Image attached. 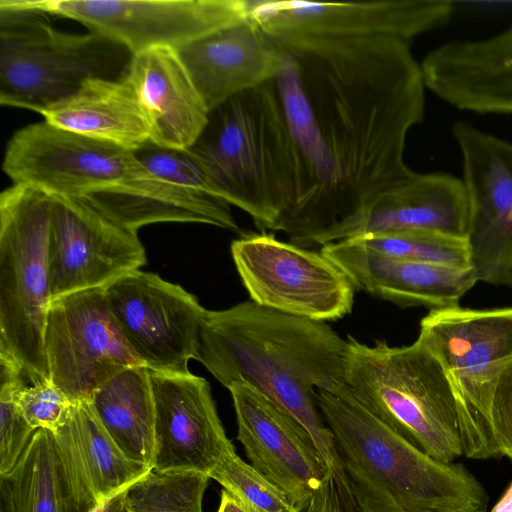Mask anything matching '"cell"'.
I'll return each mask as SVG.
<instances>
[{
    "label": "cell",
    "instance_id": "1",
    "mask_svg": "<svg viewBox=\"0 0 512 512\" xmlns=\"http://www.w3.org/2000/svg\"><path fill=\"white\" fill-rule=\"evenodd\" d=\"M272 38L281 54L272 83L298 164L280 231L307 248L415 172L405 146L424 119L426 85L401 39Z\"/></svg>",
    "mask_w": 512,
    "mask_h": 512
},
{
    "label": "cell",
    "instance_id": "2",
    "mask_svg": "<svg viewBox=\"0 0 512 512\" xmlns=\"http://www.w3.org/2000/svg\"><path fill=\"white\" fill-rule=\"evenodd\" d=\"M347 340L328 324L245 301L206 310L195 359L226 388L247 384L294 418L311 436L349 510L356 503L334 437L317 405V390L348 391Z\"/></svg>",
    "mask_w": 512,
    "mask_h": 512
},
{
    "label": "cell",
    "instance_id": "3",
    "mask_svg": "<svg viewBox=\"0 0 512 512\" xmlns=\"http://www.w3.org/2000/svg\"><path fill=\"white\" fill-rule=\"evenodd\" d=\"M358 512H486L489 496L461 463L439 461L388 427L348 390H317Z\"/></svg>",
    "mask_w": 512,
    "mask_h": 512
},
{
    "label": "cell",
    "instance_id": "4",
    "mask_svg": "<svg viewBox=\"0 0 512 512\" xmlns=\"http://www.w3.org/2000/svg\"><path fill=\"white\" fill-rule=\"evenodd\" d=\"M188 149L224 201L246 212L262 232L280 231L295 201L298 164L272 80L211 110Z\"/></svg>",
    "mask_w": 512,
    "mask_h": 512
},
{
    "label": "cell",
    "instance_id": "5",
    "mask_svg": "<svg viewBox=\"0 0 512 512\" xmlns=\"http://www.w3.org/2000/svg\"><path fill=\"white\" fill-rule=\"evenodd\" d=\"M345 379L358 404L431 457L450 463L464 455L453 383L417 340L370 346L348 336Z\"/></svg>",
    "mask_w": 512,
    "mask_h": 512
},
{
    "label": "cell",
    "instance_id": "6",
    "mask_svg": "<svg viewBox=\"0 0 512 512\" xmlns=\"http://www.w3.org/2000/svg\"><path fill=\"white\" fill-rule=\"evenodd\" d=\"M20 0H0V103L39 113L91 79H122L133 54L94 32L54 29Z\"/></svg>",
    "mask_w": 512,
    "mask_h": 512
},
{
    "label": "cell",
    "instance_id": "7",
    "mask_svg": "<svg viewBox=\"0 0 512 512\" xmlns=\"http://www.w3.org/2000/svg\"><path fill=\"white\" fill-rule=\"evenodd\" d=\"M51 206V195L25 185L0 195V355L15 361L30 385L50 380L44 334Z\"/></svg>",
    "mask_w": 512,
    "mask_h": 512
},
{
    "label": "cell",
    "instance_id": "8",
    "mask_svg": "<svg viewBox=\"0 0 512 512\" xmlns=\"http://www.w3.org/2000/svg\"><path fill=\"white\" fill-rule=\"evenodd\" d=\"M442 364L456 391L464 456L500 455L491 425L498 378L512 361V307L432 309L416 339Z\"/></svg>",
    "mask_w": 512,
    "mask_h": 512
},
{
    "label": "cell",
    "instance_id": "9",
    "mask_svg": "<svg viewBox=\"0 0 512 512\" xmlns=\"http://www.w3.org/2000/svg\"><path fill=\"white\" fill-rule=\"evenodd\" d=\"M231 255L251 301L260 306L321 322L352 310L356 287L321 252L261 232L234 240Z\"/></svg>",
    "mask_w": 512,
    "mask_h": 512
},
{
    "label": "cell",
    "instance_id": "10",
    "mask_svg": "<svg viewBox=\"0 0 512 512\" xmlns=\"http://www.w3.org/2000/svg\"><path fill=\"white\" fill-rule=\"evenodd\" d=\"M34 11L76 20L133 55L179 50L247 19L249 0H21Z\"/></svg>",
    "mask_w": 512,
    "mask_h": 512
},
{
    "label": "cell",
    "instance_id": "11",
    "mask_svg": "<svg viewBox=\"0 0 512 512\" xmlns=\"http://www.w3.org/2000/svg\"><path fill=\"white\" fill-rule=\"evenodd\" d=\"M2 168L13 184L77 198L123 184L144 170L132 150L45 120L15 131Z\"/></svg>",
    "mask_w": 512,
    "mask_h": 512
},
{
    "label": "cell",
    "instance_id": "12",
    "mask_svg": "<svg viewBox=\"0 0 512 512\" xmlns=\"http://www.w3.org/2000/svg\"><path fill=\"white\" fill-rule=\"evenodd\" d=\"M44 345L50 381L73 404L90 400L120 371L143 365L120 332L103 288L52 300Z\"/></svg>",
    "mask_w": 512,
    "mask_h": 512
},
{
    "label": "cell",
    "instance_id": "13",
    "mask_svg": "<svg viewBox=\"0 0 512 512\" xmlns=\"http://www.w3.org/2000/svg\"><path fill=\"white\" fill-rule=\"evenodd\" d=\"M103 291L120 332L145 367L189 372L206 313L193 294L140 270L123 275Z\"/></svg>",
    "mask_w": 512,
    "mask_h": 512
},
{
    "label": "cell",
    "instance_id": "14",
    "mask_svg": "<svg viewBox=\"0 0 512 512\" xmlns=\"http://www.w3.org/2000/svg\"><path fill=\"white\" fill-rule=\"evenodd\" d=\"M468 209L470 268L477 281L512 287V143L457 122Z\"/></svg>",
    "mask_w": 512,
    "mask_h": 512
},
{
    "label": "cell",
    "instance_id": "15",
    "mask_svg": "<svg viewBox=\"0 0 512 512\" xmlns=\"http://www.w3.org/2000/svg\"><path fill=\"white\" fill-rule=\"evenodd\" d=\"M457 2L249 0L250 17L272 37L410 39L446 25Z\"/></svg>",
    "mask_w": 512,
    "mask_h": 512
},
{
    "label": "cell",
    "instance_id": "16",
    "mask_svg": "<svg viewBox=\"0 0 512 512\" xmlns=\"http://www.w3.org/2000/svg\"><path fill=\"white\" fill-rule=\"evenodd\" d=\"M146 264L136 232L117 224L83 198L52 196L48 236L51 301L104 288Z\"/></svg>",
    "mask_w": 512,
    "mask_h": 512
},
{
    "label": "cell",
    "instance_id": "17",
    "mask_svg": "<svg viewBox=\"0 0 512 512\" xmlns=\"http://www.w3.org/2000/svg\"><path fill=\"white\" fill-rule=\"evenodd\" d=\"M230 391L237 440L250 464L279 487L294 507L331 474L306 429L253 387L233 383Z\"/></svg>",
    "mask_w": 512,
    "mask_h": 512
},
{
    "label": "cell",
    "instance_id": "18",
    "mask_svg": "<svg viewBox=\"0 0 512 512\" xmlns=\"http://www.w3.org/2000/svg\"><path fill=\"white\" fill-rule=\"evenodd\" d=\"M155 406V456L158 471L207 475L235 450L218 416L209 383L187 373L150 370Z\"/></svg>",
    "mask_w": 512,
    "mask_h": 512
},
{
    "label": "cell",
    "instance_id": "19",
    "mask_svg": "<svg viewBox=\"0 0 512 512\" xmlns=\"http://www.w3.org/2000/svg\"><path fill=\"white\" fill-rule=\"evenodd\" d=\"M468 226V202L461 179L442 172H414L378 195L355 217L321 237L317 245L403 230L467 238Z\"/></svg>",
    "mask_w": 512,
    "mask_h": 512
},
{
    "label": "cell",
    "instance_id": "20",
    "mask_svg": "<svg viewBox=\"0 0 512 512\" xmlns=\"http://www.w3.org/2000/svg\"><path fill=\"white\" fill-rule=\"evenodd\" d=\"M177 51L209 111L273 80L281 67L274 39L250 16Z\"/></svg>",
    "mask_w": 512,
    "mask_h": 512
},
{
    "label": "cell",
    "instance_id": "21",
    "mask_svg": "<svg viewBox=\"0 0 512 512\" xmlns=\"http://www.w3.org/2000/svg\"><path fill=\"white\" fill-rule=\"evenodd\" d=\"M320 252L339 266L354 286L402 307L438 309L458 305L477 282L471 268H453L386 256L341 240Z\"/></svg>",
    "mask_w": 512,
    "mask_h": 512
},
{
    "label": "cell",
    "instance_id": "22",
    "mask_svg": "<svg viewBox=\"0 0 512 512\" xmlns=\"http://www.w3.org/2000/svg\"><path fill=\"white\" fill-rule=\"evenodd\" d=\"M124 78L146 114L151 143L188 149L197 141L210 111L177 50L154 48L133 55Z\"/></svg>",
    "mask_w": 512,
    "mask_h": 512
},
{
    "label": "cell",
    "instance_id": "23",
    "mask_svg": "<svg viewBox=\"0 0 512 512\" xmlns=\"http://www.w3.org/2000/svg\"><path fill=\"white\" fill-rule=\"evenodd\" d=\"M108 218L133 232L158 222H192L240 232L230 204L144 170L123 184L83 197Z\"/></svg>",
    "mask_w": 512,
    "mask_h": 512
},
{
    "label": "cell",
    "instance_id": "24",
    "mask_svg": "<svg viewBox=\"0 0 512 512\" xmlns=\"http://www.w3.org/2000/svg\"><path fill=\"white\" fill-rule=\"evenodd\" d=\"M54 435L73 479L100 507L152 470L121 451L89 400L74 404L68 422Z\"/></svg>",
    "mask_w": 512,
    "mask_h": 512
},
{
    "label": "cell",
    "instance_id": "25",
    "mask_svg": "<svg viewBox=\"0 0 512 512\" xmlns=\"http://www.w3.org/2000/svg\"><path fill=\"white\" fill-rule=\"evenodd\" d=\"M57 127L136 150L150 141L146 114L122 79H91L71 96L39 112Z\"/></svg>",
    "mask_w": 512,
    "mask_h": 512
},
{
    "label": "cell",
    "instance_id": "26",
    "mask_svg": "<svg viewBox=\"0 0 512 512\" xmlns=\"http://www.w3.org/2000/svg\"><path fill=\"white\" fill-rule=\"evenodd\" d=\"M73 479L53 432L38 429L15 467L0 475V512H102Z\"/></svg>",
    "mask_w": 512,
    "mask_h": 512
},
{
    "label": "cell",
    "instance_id": "27",
    "mask_svg": "<svg viewBox=\"0 0 512 512\" xmlns=\"http://www.w3.org/2000/svg\"><path fill=\"white\" fill-rule=\"evenodd\" d=\"M89 401L121 451L153 469L155 406L149 369L139 365L120 371L100 386Z\"/></svg>",
    "mask_w": 512,
    "mask_h": 512
},
{
    "label": "cell",
    "instance_id": "28",
    "mask_svg": "<svg viewBox=\"0 0 512 512\" xmlns=\"http://www.w3.org/2000/svg\"><path fill=\"white\" fill-rule=\"evenodd\" d=\"M345 240L393 258L453 268H470V248L467 238L434 231L403 230Z\"/></svg>",
    "mask_w": 512,
    "mask_h": 512
},
{
    "label": "cell",
    "instance_id": "29",
    "mask_svg": "<svg viewBox=\"0 0 512 512\" xmlns=\"http://www.w3.org/2000/svg\"><path fill=\"white\" fill-rule=\"evenodd\" d=\"M209 475L152 469L124 491L127 512H203Z\"/></svg>",
    "mask_w": 512,
    "mask_h": 512
},
{
    "label": "cell",
    "instance_id": "30",
    "mask_svg": "<svg viewBox=\"0 0 512 512\" xmlns=\"http://www.w3.org/2000/svg\"><path fill=\"white\" fill-rule=\"evenodd\" d=\"M209 477L251 512H295L296 507L286 494L251 464L243 461L236 450L225 455Z\"/></svg>",
    "mask_w": 512,
    "mask_h": 512
},
{
    "label": "cell",
    "instance_id": "31",
    "mask_svg": "<svg viewBox=\"0 0 512 512\" xmlns=\"http://www.w3.org/2000/svg\"><path fill=\"white\" fill-rule=\"evenodd\" d=\"M23 379L25 376L19 365L0 355V475L15 467L37 431L26 421L13 400L14 388Z\"/></svg>",
    "mask_w": 512,
    "mask_h": 512
},
{
    "label": "cell",
    "instance_id": "32",
    "mask_svg": "<svg viewBox=\"0 0 512 512\" xmlns=\"http://www.w3.org/2000/svg\"><path fill=\"white\" fill-rule=\"evenodd\" d=\"M133 152L154 175L222 199L208 171L189 149L166 148L149 141Z\"/></svg>",
    "mask_w": 512,
    "mask_h": 512
},
{
    "label": "cell",
    "instance_id": "33",
    "mask_svg": "<svg viewBox=\"0 0 512 512\" xmlns=\"http://www.w3.org/2000/svg\"><path fill=\"white\" fill-rule=\"evenodd\" d=\"M13 400L26 421L35 430L46 429L53 433L69 420L74 404L50 380L28 385L21 380L13 391Z\"/></svg>",
    "mask_w": 512,
    "mask_h": 512
},
{
    "label": "cell",
    "instance_id": "34",
    "mask_svg": "<svg viewBox=\"0 0 512 512\" xmlns=\"http://www.w3.org/2000/svg\"><path fill=\"white\" fill-rule=\"evenodd\" d=\"M491 425L500 455L512 460V361L504 368L495 386Z\"/></svg>",
    "mask_w": 512,
    "mask_h": 512
},
{
    "label": "cell",
    "instance_id": "35",
    "mask_svg": "<svg viewBox=\"0 0 512 512\" xmlns=\"http://www.w3.org/2000/svg\"><path fill=\"white\" fill-rule=\"evenodd\" d=\"M295 512H349V510L333 476L329 474L309 498L296 507Z\"/></svg>",
    "mask_w": 512,
    "mask_h": 512
},
{
    "label": "cell",
    "instance_id": "36",
    "mask_svg": "<svg viewBox=\"0 0 512 512\" xmlns=\"http://www.w3.org/2000/svg\"><path fill=\"white\" fill-rule=\"evenodd\" d=\"M216 512H251L225 489L221 491L220 503Z\"/></svg>",
    "mask_w": 512,
    "mask_h": 512
},
{
    "label": "cell",
    "instance_id": "37",
    "mask_svg": "<svg viewBox=\"0 0 512 512\" xmlns=\"http://www.w3.org/2000/svg\"><path fill=\"white\" fill-rule=\"evenodd\" d=\"M490 512H512V483Z\"/></svg>",
    "mask_w": 512,
    "mask_h": 512
},
{
    "label": "cell",
    "instance_id": "38",
    "mask_svg": "<svg viewBox=\"0 0 512 512\" xmlns=\"http://www.w3.org/2000/svg\"><path fill=\"white\" fill-rule=\"evenodd\" d=\"M123 494H119L108 502L102 512H127L124 506Z\"/></svg>",
    "mask_w": 512,
    "mask_h": 512
}]
</instances>
